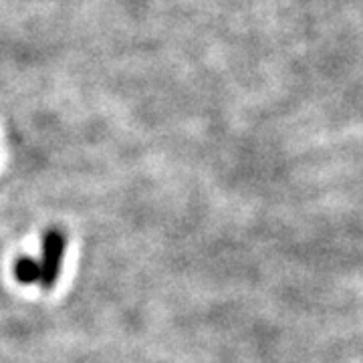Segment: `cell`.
<instances>
[{
	"label": "cell",
	"instance_id": "6da1fadb",
	"mask_svg": "<svg viewBox=\"0 0 363 363\" xmlns=\"http://www.w3.org/2000/svg\"><path fill=\"white\" fill-rule=\"evenodd\" d=\"M67 247H69V236L63 228L52 226L43 234L40 250L37 257L23 255L14 260L13 274L18 285L39 286L45 293H51L65 262Z\"/></svg>",
	"mask_w": 363,
	"mask_h": 363
}]
</instances>
